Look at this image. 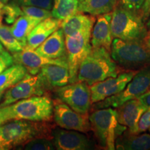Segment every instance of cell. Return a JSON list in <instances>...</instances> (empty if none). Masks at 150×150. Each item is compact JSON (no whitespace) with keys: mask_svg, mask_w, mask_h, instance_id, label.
Returning a JSON list of instances; mask_svg holds the SVG:
<instances>
[{"mask_svg":"<svg viewBox=\"0 0 150 150\" xmlns=\"http://www.w3.org/2000/svg\"><path fill=\"white\" fill-rule=\"evenodd\" d=\"M52 121L35 122L13 120L0 126V145L4 150L24 146L36 138L53 139L56 128Z\"/></svg>","mask_w":150,"mask_h":150,"instance_id":"6da1fadb","label":"cell"},{"mask_svg":"<svg viewBox=\"0 0 150 150\" xmlns=\"http://www.w3.org/2000/svg\"><path fill=\"white\" fill-rule=\"evenodd\" d=\"M123 69L114 61L109 52L103 47H92L81 63L77 73V81L91 86L97 82L115 77Z\"/></svg>","mask_w":150,"mask_h":150,"instance_id":"7a4b0ae2","label":"cell"},{"mask_svg":"<svg viewBox=\"0 0 150 150\" xmlns=\"http://www.w3.org/2000/svg\"><path fill=\"white\" fill-rule=\"evenodd\" d=\"M110 56L117 64L127 70H139L150 65V50L143 40H112Z\"/></svg>","mask_w":150,"mask_h":150,"instance_id":"3957f363","label":"cell"},{"mask_svg":"<svg viewBox=\"0 0 150 150\" xmlns=\"http://www.w3.org/2000/svg\"><path fill=\"white\" fill-rule=\"evenodd\" d=\"M110 30L112 37L123 40H143L147 33L140 15L118 4L112 11Z\"/></svg>","mask_w":150,"mask_h":150,"instance_id":"277c9868","label":"cell"},{"mask_svg":"<svg viewBox=\"0 0 150 150\" xmlns=\"http://www.w3.org/2000/svg\"><path fill=\"white\" fill-rule=\"evenodd\" d=\"M89 121L99 146L104 149H115L116 137L120 131L116 110L110 107L95 109L89 116Z\"/></svg>","mask_w":150,"mask_h":150,"instance_id":"5b68a950","label":"cell"},{"mask_svg":"<svg viewBox=\"0 0 150 150\" xmlns=\"http://www.w3.org/2000/svg\"><path fill=\"white\" fill-rule=\"evenodd\" d=\"M53 100L47 95L21 99L10 105L13 120L42 122L53 119Z\"/></svg>","mask_w":150,"mask_h":150,"instance_id":"8992f818","label":"cell"},{"mask_svg":"<svg viewBox=\"0 0 150 150\" xmlns=\"http://www.w3.org/2000/svg\"><path fill=\"white\" fill-rule=\"evenodd\" d=\"M150 88V65L138 70L126 87L116 95L108 97L104 100L95 103V109L103 108H117L131 99H138Z\"/></svg>","mask_w":150,"mask_h":150,"instance_id":"52a82bcc","label":"cell"},{"mask_svg":"<svg viewBox=\"0 0 150 150\" xmlns=\"http://www.w3.org/2000/svg\"><path fill=\"white\" fill-rule=\"evenodd\" d=\"M92 29L78 31L65 36L67 60L70 73L69 83L77 81V73L81 63L92 49Z\"/></svg>","mask_w":150,"mask_h":150,"instance_id":"ba28073f","label":"cell"},{"mask_svg":"<svg viewBox=\"0 0 150 150\" xmlns=\"http://www.w3.org/2000/svg\"><path fill=\"white\" fill-rule=\"evenodd\" d=\"M56 98L68 105L80 113H88L92 103L90 86L83 81H77L57 88L54 91Z\"/></svg>","mask_w":150,"mask_h":150,"instance_id":"9c48e42d","label":"cell"},{"mask_svg":"<svg viewBox=\"0 0 150 150\" xmlns=\"http://www.w3.org/2000/svg\"><path fill=\"white\" fill-rule=\"evenodd\" d=\"M53 118L62 129L87 133L91 130L88 113H80L56 98L53 100Z\"/></svg>","mask_w":150,"mask_h":150,"instance_id":"30bf717a","label":"cell"},{"mask_svg":"<svg viewBox=\"0 0 150 150\" xmlns=\"http://www.w3.org/2000/svg\"><path fill=\"white\" fill-rule=\"evenodd\" d=\"M46 94L38 74L27 72L20 81L6 91L0 102V108L14 104L21 99Z\"/></svg>","mask_w":150,"mask_h":150,"instance_id":"8fae6325","label":"cell"},{"mask_svg":"<svg viewBox=\"0 0 150 150\" xmlns=\"http://www.w3.org/2000/svg\"><path fill=\"white\" fill-rule=\"evenodd\" d=\"M138 70H127L119 73L115 77H108L90 86L93 104L99 102L124 90Z\"/></svg>","mask_w":150,"mask_h":150,"instance_id":"7c38bea8","label":"cell"},{"mask_svg":"<svg viewBox=\"0 0 150 150\" xmlns=\"http://www.w3.org/2000/svg\"><path fill=\"white\" fill-rule=\"evenodd\" d=\"M14 64H19L27 69V72L37 74L40 68L46 65H56L68 68L67 58L50 59L38 54L35 50L24 48L22 51L13 54Z\"/></svg>","mask_w":150,"mask_h":150,"instance_id":"4fadbf2b","label":"cell"},{"mask_svg":"<svg viewBox=\"0 0 150 150\" xmlns=\"http://www.w3.org/2000/svg\"><path fill=\"white\" fill-rule=\"evenodd\" d=\"M54 146L59 150H87L93 149V144L88 137L79 131L54 128Z\"/></svg>","mask_w":150,"mask_h":150,"instance_id":"5bb4252c","label":"cell"},{"mask_svg":"<svg viewBox=\"0 0 150 150\" xmlns=\"http://www.w3.org/2000/svg\"><path fill=\"white\" fill-rule=\"evenodd\" d=\"M116 116L120 125L128 127L131 134H138V122L142 114L147 109L138 99H131L116 108Z\"/></svg>","mask_w":150,"mask_h":150,"instance_id":"9a60e30c","label":"cell"},{"mask_svg":"<svg viewBox=\"0 0 150 150\" xmlns=\"http://www.w3.org/2000/svg\"><path fill=\"white\" fill-rule=\"evenodd\" d=\"M46 93L65 86L70 81L68 68L56 65H46L38 73Z\"/></svg>","mask_w":150,"mask_h":150,"instance_id":"2e32d148","label":"cell"},{"mask_svg":"<svg viewBox=\"0 0 150 150\" xmlns=\"http://www.w3.org/2000/svg\"><path fill=\"white\" fill-rule=\"evenodd\" d=\"M112 12L97 16L91 33L92 47H103L110 52L112 35L110 30Z\"/></svg>","mask_w":150,"mask_h":150,"instance_id":"e0dca14e","label":"cell"},{"mask_svg":"<svg viewBox=\"0 0 150 150\" xmlns=\"http://www.w3.org/2000/svg\"><path fill=\"white\" fill-rule=\"evenodd\" d=\"M35 51L41 56L50 59L67 58L65 35L61 27L41 43Z\"/></svg>","mask_w":150,"mask_h":150,"instance_id":"ac0fdd59","label":"cell"},{"mask_svg":"<svg viewBox=\"0 0 150 150\" xmlns=\"http://www.w3.org/2000/svg\"><path fill=\"white\" fill-rule=\"evenodd\" d=\"M61 23L62 20L53 17L42 20L29 33L27 37V46L24 48L35 50L52 33L61 27Z\"/></svg>","mask_w":150,"mask_h":150,"instance_id":"d6986e66","label":"cell"},{"mask_svg":"<svg viewBox=\"0 0 150 150\" xmlns=\"http://www.w3.org/2000/svg\"><path fill=\"white\" fill-rule=\"evenodd\" d=\"M95 21V16L77 11L70 18L63 20L61 28L65 36H68L78 31L93 29Z\"/></svg>","mask_w":150,"mask_h":150,"instance_id":"ffe728a7","label":"cell"},{"mask_svg":"<svg viewBox=\"0 0 150 150\" xmlns=\"http://www.w3.org/2000/svg\"><path fill=\"white\" fill-rule=\"evenodd\" d=\"M115 149L124 150H149L150 134H129L115 140Z\"/></svg>","mask_w":150,"mask_h":150,"instance_id":"44dd1931","label":"cell"},{"mask_svg":"<svg viewBox=\"0 0 150 150\" xmlns=\"http://www.w3.org/2000/svg\"><path fill=\"white\" fill-rule=\"evenodd\" d=\"M41 20L26 15H22L17 19L11 27V32L18 42L24 48L27 46V37Z\"/></svg>","mask_w":150,"mask_h":150,"instance_id":"7402d4cb","label":"cell"},{"mask_svg":"<svg viewBox=\"0 0 150 150\" xmlns=\"http://www.w3.org/2000/svg\"><path fill=\"white\" fill-rule=\"evenodd\" d=\"M118 0H83L78 4V11L94 16L112 12Z\"/></svg>","mask_w":150,"mask_h":150,"instance_id":"603a6c76","label":"cell"},{"mask_svg":"<svg viewBox=\"0 0 150 150\" xmlns=\"http://www.w3.org/2000/svg\"><path fill=\"white\" fill-rule=\"evenodd\" d=\"M27 73V69L19 64H13L0 74V92H5L20 81Z\"/></svg>","mask_w":150,"mask_h":150,"instance_id":"cb8c5ba5","label":"cell"},{"mask_svg":"<svg viewBox=\"0 0 150 150\" xmlns=\"http://www.w3.org/2000/svg\"><path fill=\"white\" fill-rule=\"evenodd\" d=\"M78 4V0H61L57 6L52 8V17L63 21L77 12Z\"/></svg>","mask_w":150,"mask_h":150,"instance_id":"d4e9b609","label":"cell"},{"mask_svg":"<svg viewBox=\"0 0 150 150\" xmlns=\"http://www.w3.org/2000/svg\"><path fill=\"white\" fill-rule=\"evenodd\" d=\"M0 42L7 51L13 54L22 51L24 49L11 32V27L8 26L0 25Z\"/></svg>","mask_w":150,"mask_h":150,"instance_id":"484cf974","label":"cell"},{"mask_svg":"<svg viewBox=\"0 0 150 150\" xmlns=\"http://www.w3.org/2000/svg\"><path fill=\"white\" fill-rule=\"evenodd\" d=\"M21 6L13 1H8L4 5L3 7V20L7 24H13V22L19 17L22 16Z\"/></svg>","mask_w":150,"mask_h":150,"instance_id":"4316f807","label":"cell"},{"mask_svg":"<svg viewBox=\"0 0 150 150\" xmlns=\"http://www.w3.org/2000/svg\"><path fill=\"white\" fill-rule=\"evenodd\" d=\"M21 8L24 15L32 17L41 21L52 17V11L45 8L36 6H21Z\"/></svg>","mask_w":150,"mask_h":150,"instance_id":"83f0119b","label":"cell"},{"mask_svg":"<svg viewBox=\"0 0 150 150\" xmlns=\"http://www.w3.org/2000/svg\"><path fill=\"white\" fill-rule=\"evenodd\" d=\"M28 150H54L56 149L52 140L47 138H36L28 142L24 146Z\"/></svg>","mask_w":150,"mask_h":150,"instance_id":"f1b7e54d","label":"cell"},{"mask_svg":"<svg viewBox=\"0 0 150 150\" xmlns=\"http://www.w3.org/2000/svg\"><path fill=\"white\" fill-rule=\"evenodd\" d=\"M19 6H36L52 10L54 6V0H11Z\"/></svg>","mask_w":150,"mask_h":150,"instance_id":"f546056e","label":"cell"},{"mask_svg":"<svg viewBox=\"0 0 150 150\" xmlns=\"http://www.w3.org/2000/svg\"><path fill=\"white\" fill-rule=\"evenodd\" d=\"M145 0H118L117 4L124 8L139 14Z\"/></svg>","mask_w":150,"mask_h":150,"instance_id":"4dcf8cb0","label":"cell"},{"mask_svg":"<svg viewBox=\"0 0 150 150\" xmlns=\"http://www.w3.org/2000/svg\"><path fill=\"white\" fill-rule=\"evenodd\" d=\"M13 63V56L8 51H4L0 54V74Z\"/></svg>","mask_w":150,"mask_h":150,"instance_id":"1f68e13d","label":"cell"},{"mask_svg":"<svg viewBox=\"0 0 150 150\" xmlns=\"http://www.w3.org/2000/svg\"><path fill=\"white\" fill-rule=\"evenodd\" d=\"M150 127V108L142 114L138 122V134L145 132Z\"/></svg>","mask_w":150,"mask_h":150,"instance_id":"d6a6232c","label":"cell"},{"mask_svg":"<svg viewBox=\"0 0 150 150\" xmlns=\"http://www.w3.org/2000/svg\"><path fill=\"white\" fill-rule=\"evenodd\" d=\"M11 120H13L11 114L10 105L0 108V126Z\"/></svg>","mask_w":150,"mask_h":150,"instance_id":"836d02e7","label":"cell"},{"mask_svg":"<svg viewBox=\"0 0 150 150\" xmlns=\"http://www.w3.org/2000/svg\"><path fill=\"white\" fill-rule=\"evenodd\" d=\"M142 21L147 22L150 17V0H145L139 12Z\"/></svg>","mask_w":150,"mask_h":150,"instance_id":"e575fe53","label":"cell"},{"mask_svg":"<svg viewBox=\"0 0 150 150\" xmlns=\"http://www.w3.org/2000/svg\"><path fill=\"white\" fill-rule=\"evenodd\" d=\"M139 102L146 109L150 108V91H148L145 93L142 94L141 96L138 98Z\"/></svg>","mask_w":150,"mask_h":150,"instance_id":"d590c367","label":"cell"},{"mask_svg":"<svg viewBox=\"0 0 150 150\" xmlns=\"http://www.w3.org/2000/svg\"><path fill=\"white\" fill-rule=\"evenodd\" d=\"M143 40H144V42H145V44L147 45L148 48H149L150 50V30H149V32L147 33V34H146L145 37L144 38Z\"/></svg>","mask_w":150,"mask_h":150,"instance_id":"8d00e7d4","label":"cell"},{"mask_svg":"<svg viewBox=\"0 0 150 150\" xmlns=\"http://www.w3.org/2000/svg\"><path fill=\"white\" fill-rule=\"evenodd\" d=\"M4 4L0 2V25L1 24L3 20V7H4Z\"/></svg>","mask_w":150,"mask_h":150,"instance_id":"74e56055","label":"cell"},{"mask_svg":"<svg viewBox=\"0 0 150 150\" xmlns=\"http://www.w3.org/2000/svg\"><path fill=\"white\" fill-rule=\"evenodd\" d=\"M146 27H147V29L150 30V17H149V18L147 20V23H146Z\"/></svg>","mask_w":150,"mask_h":150,"instance_id":"f35d334b","label":"cell"},{"mask_svg":"<svg viewBox=\"0 0 150 150\" xmlns=\"http://www.w3.org/2000/svg\"><path fill=\"white\" fill-rule=\"evenodd\" d=\"M61 0H54V6L53 8H55V7L57 6V5L59 4V3L60 2Z\"/></svg>","mask_w":150,"mask_h":150,"instance_id":"ab89813d","label":"cell"},{"mask_svg":"<svg viewBox=\"0 0 150 150\" xmlns=\"http://www.w3.org/2000/svg\"><path fill=\"white\" fill-rule=\"evenodd\" d=\"M4 50V46L2 45V44H1V42H0V54H1V52H2Z\"/></svg>","mask_w":150,"mask_h":150,"instance_id":"60d3db41","label":"cell"},{"mask_svg":"<svg viewBox=\"0 0 150 150\" xmlns=\"http://www.w3.org/2000/svg\"><path fill=\"white\" fill-rule=\"evenodd\" d=\"M9 1V0H0V2L3 3L4 4H7Z\"/></svg>","mask_w":150,"mask_h":150,"instance_id":"b9f144b4","label":"cell"},{"mask_svg":"<svg viewBox=\"0 0 150 150\" xmlns=\"http://www.w3.org/2000/svg\"><path fill=\"white\" fill-rule=\"evenodd\" d=\"M4 93L5 92H0V102H1V99H2L3 95H4Z\"/></svg>","mask_w":150,"mask_h":150,"instance_id":"7bdbcfd3","label":"cell"},{"mask_svg":"<svg viewBox=\"0 0 150 150\" xmlns=\"http://www.w3.org/2000/svg\"><path fill=\"white\" fill-rule=\"evenodd\" d=\"M0 150H4V148L1 145H0Z\"/></svg>","mask_w":150,"mask_h":150,"instance_id":"ee69618b","label":"cell"},{"mask_svg":"<svg viewBox=\"0 0 150 150\" xmlns=\"http://www.w3.org/2000/svg\"><path fill=\"white\" fill-rule=\"evenodd\" d=\"M78 1H79V3H80V2H81V1H83V0H78Z\"/></svg>","mask_w":150,"mask_h":150,"instance_id":"f6af8a7d","label":"cell"},{"mask_svg":"<svg viewBox=\"0 0 150 150\" xmlns=\"http://www.w3.org/2000/svg\"><path fill=\"white\" fill-rule=\"evenodd\" d=\"M149 131H150V127H149Z\"/></svg>","mask_w":150,"mask_h":150,"instance_id":"bcb514c9","label":"cell"},{"mask_svg":"<svg viewBox=\"0 0 150 150\" xmlns=\"http://www.w3.org/2000/svg\"><path fill=\"white\" fill-rule=\"evenodd\" d=\"M149 91H150V88H149Z\"/></svg>","mask_w":150,"mask_h":150,"instance_id":"7dc6e473","label":"cell"}]
</instances>
